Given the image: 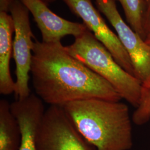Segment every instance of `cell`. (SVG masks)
Listing matches in <instances>:
<instances>
[{"label": "cell", "mask_w": 150, "mask_h": 150, "mask_svg": "<svg viewBox=\"0 0 150 150\" xmlns=\"http://www.w3.org/2000/svg\"><path fill=\"white\" fill-rule=\"evenodd\" d=\"M30 73L35 94L50 106L91 98L122 99L108 82L69 54L61 41L35 40Z\"/></svg>", "instance_id": "obj_1"}, {"label": "cell", "mask_w": 150, "mask_h": 150, "mask_svg": "<svg viewBox=\"0 0 150 150\" xmlns=\"http://www.w3.org/2000/svg\"><path fill=\"white\" fill-rule=\"evenodd\" d=\"M77 131L96 150H129L132 117L123 102L91 98L61 106Z\"/></svg>", "instance_id": "obj_2"}, {"label": "cell", "mask_w": 150, "mask_h": 150, "mask_svg": "<svg viewBox=\"0 0 150 150\" xmlns=\"http://www.w3.org/2000/svg\"><path fill=\"white\" fill-rule=\"evenodd\" d=\"M65 46L69 54L108 82L122 98L133 106L139 105L142 83L118 64L92 32L87 29Z\"/></svg>", "instance_id": "obj_3"}, {"label": "cell", "mask_w": 150, "mask_h": 150, "mask_svg": "<svg viewBox=\"0 0 150 150\" xmlns=\"http://www.w3.org/2000/svg\"><path fill=\"white\" fill-rule=\"evenodd\" d=\"M10 11L15 30L13 41V57L16 64V100L26 98L31 93L29 87L30 73L32 64V49L34 41L30 18L29 11L21 1L14 0Z\"/></svg>", "instance_id": "obj_4"}, {"label": "cell", "mask_w": 150, "mask_h": 150, "mask_svg": "<svg viewBox=\"0 0 150 150\" xmlns=\"http://www.w3.org/2000/svg\"><path fill=\"white\" fill-rule=\"evenodd\" d=\"M37 150H96L77 131L61 107L46 110L36 137Z\"/></svg>", "instance_id": "obj_5"}, {"label": "cell", "mask_w": 150, "mask_h": 150, "mask_svg": "<svg viewBox=\"0 0 150 150\" xmlns=\"http://www.w3.org/2000/svg\"><path fill=\"white\" fill-rule=\"evenodd\" d=\"M95 4L98 10L115 28L129 54L135 76L142 83L150 76V46L124 21L117 8L115 0H95Z\"/></svg>", "instance_id": "obj_6"}, {"label": "cell", "mask_w": 150, "mask_h": 150, "mask_svg": "<svg viewBox=\"0 0 150 150\" xmlns=\"http://www.w3.org/2000/svg\"><path fill=\"white\" fill-rule=\"evenodd\" d=\"M62 1L71 11L82 20L83 23L107 48L118 64L130 74L135 76L134 69L129 54L117 34L107 26L100 12L92 4L91 0Z\"/></svg>", "instance_id": "obj_7"}, {"label": "cell", "mask_w": 150, "mask_h": 150, "mask_svg": "<svg viewBox=\"0 0 150 150\" xmlns=\"http://www.w3.org/2000/svg\"><path fill=\"white\" fill-rule=\"evenodd\" d=\"M21 1L32 14L43 42H59L68 35L76 38L88 29L83 23L70 21L57 15L42 0Z\"/></svg>", "instance_id": "obj_8"}, {"label": "cell", "mask_w": 150, "mask_h": 150, "mask_svg": "<svg viewBox=\"0 0 150 150\" xmlns=\"http://www.w3.org/2000/svg\"><path fill=\"white\" fill-rule=\"evenodd\" d=\"M11 111L20 129L21 142L18 150H37L36 137L46 110L43 102L35 93L10 103Z\"/></svg>", "instance_id": "obj_9"}, {"label": "cell", "mask_w": 150, "mask_h": 150, "mask_svg": "<svg viewBox=\"0 0 150 150\" xmlns=\"http://www.w3.org/2000/svg\"><path fill=\"white\" fill-rule=\"evenodd\" d=\"M14 31L12 16L5 12H0V93L3 95H11L16 90V83L10 69Z\"/></svg>", "instance_id": "obj_10"}, {"label": "cell", "mask_w": 150, "mask_h": 150, "mask_svg": "<svg viewBox=\"0 0 150 150\" xmlns=\"http://www.w3.org/2000/svg\"><path fill=\"white\" fill-rule=\"evenodd\" d=\"M21 142V132L17 121L10 108V103L0 100V150H18Z\"/></svg>", "instance_id": "obj_11"}, {"label": "cell", "mask_w": 150, "mask_h": 150, "mask_svg": "<svg viewBox=\"0 0 150 150\" xmlns=\"http://www.w3.org/2000/svg\"><path fill=\"white\" fill-rule=\"evenodd\" d=\"M123 8L129 25L145 39L143 28L145 0H117Z\"/></svg>", "instance_id": "obj_12"}, {"label": "cell", "mask_w": 150, "mask_h": 150, "mask_svg": "<svg viewBox=\"0 0 150 150\" xmlns=\"http://www.w3.org/2000/svg\"><path fill=\"white\" fill-rule=\"evenodd\" d=\"M132 122L139 126L150 120V76L142 83L139 103L132 116Z\"/></svg>", "instance_id": "obj_13"}, {"label": "cell", "mask_w": 150, "mask_h": 150, "mask_svg": "<svg viewBox=\"0 0 150 150\" xmlns=\"http://www.w3.org/2000/svg\"><path fill=\"white\" fill-rule=\"evenodd\" d=\"M143 28L146 38L147 35L150 34V0H145Z\"/></svg>", "instance_id": "obj_14"}, {"label": "cell", "mask_w": 150, "mask_h": 150, "mask_svg": "<svg viewBox=\"0 0 150 150\" xmlns=\"http://www.w3.org/2000/svg\"><path fill=\"white\" fill-rule=\"evenodd\" d=\"M14 0H0V12H8Z\"/></svg>", "instance_id": "obj_15"}, {"label": "cell", "mask_w": 150, "mask_h": 150, "mask_svg": "<svg viewBox=\"0 0 150 150\" xmlns=\"http://www.w3.org/2000/svg\"><path fill=\"white\" fill-rule=\"evenodd\" d=\"M145 41L147 43L149 46H150V34L147 35L145 39Z\"/></svg>", "instance_id": "obj_16"}, {"label": "cell", "mask_w": 150, "mask_h": 150, "mask_svg": "<svg viewBox=\"0 0 150 150\" xmlns=\"http://www.w3.org/2000/svg\"><path fill=\"white\" fill-rule=\"evenodd\" d=\"M42 1H43L46 4L48 5V4H50V3H52V2H54L55 0H42Z\"/></svg>", "instance_id": "obj_17"}]
</instances>
